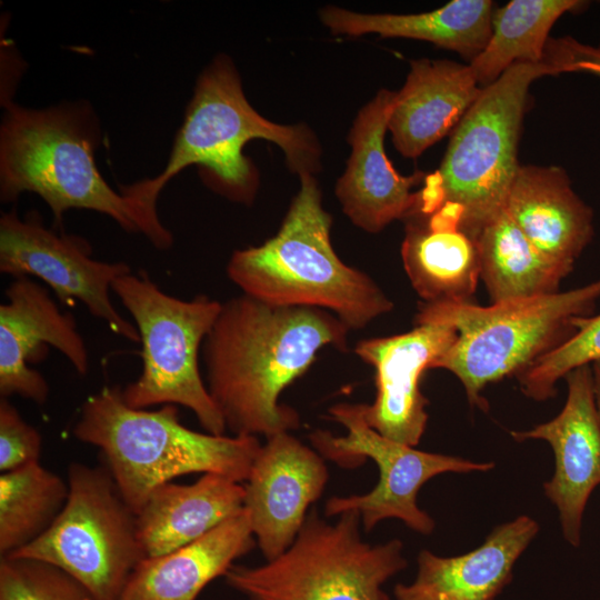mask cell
Masks as SVG:
<instances>
[{"label":"cell","instance_id":"cell-1","mask_svg":"<svg viewBox=\"0 0 600 600\" xmlns=\"http://www.w3.org/2000/svg\"><path fill=\"white\" fill-rule=\"evenodd\" d=\"M348 327L333 313L276 306L247 294L222 302L202 344L206 384L226 429L266 439L300 426L298 412L279 402L317 353L347 349Z\"/></svg>","mask_w":600,"mask_h":600},{"label":"cell","instance_id":"cell-2","mask_svg":"<svg viewBox=\"0 0 600 600\" xmlns=\"http://www.w3.org/2000/svg\"><path fill=\"white\" fill-rule=\"evenodd\" d=\"M0 124V200L16 202L32 192L61 224L71 209L97 211L127 232L142 233L160 250L173 244L157 208L122 190H113L100 173L94 151L101 141L99 119L87 101L31 109L11 100Z\"/></svg>","mask_w":600,"mask_h":600},{"label":"cell","instance_id":"cell-3","mask_svg":"<svg viewBox=\"0 0 600 600\" xmlns=\"http://www.w3.org/2000/svg\"><path fill=\"white\" fill-rule=\"evenodd\" d=\"M72 433L100 450L103 466L136 513L153 489L180 476L217 473L246 481L261 448L258 437L189 429L174 404L132 408L118 387H103L84 400Z\"/></svg>","mask_w":600,"mask_h":600},{"label":"cell","instance_id":"cell-4","mask_svg":"<svg viewBox=\"0 0 600 600\" xmlns=\"http://www.w3.org/2000/svg\"><path fill=\"white\" fill-rule=\"evenodd\" d=\"M299 178L279 231L260 246L236 250L227 274L243 294L276 306L327 310L349 330L362 329L393 303L371 277L340 260L319 184L311 173Z\"/></svg>","mask_w":600,"mask_h":600},{"label":"cell","instance_id":"cell-5","mask_svg":"<svg viewBox=\"0 0 600 600\" xmlns=\"http://www.w3.org/2000/svg\"><path fill=\"white\" fill-rule=\"evenodd\" d=\"M254 139L278 144L289 168L299 176L313 174L319 168L320 147L312 131L303 124H278L260 116L247 100L232 61L218 57L197 81L164 169L154 178L123 188L157 207L168 182L187 167L197 166L213 190L232 201L250 203L257 173L242 150Z\"/></svg>","mask_w":600,"mask_h":600},{"label":"cell","instance_id":"cell-6","mask_svg":"<svg viewBox=\"0 0 600 600\" xmlns=\"http://www.w3.org/2000/svg\"><path fill=\"white\" fill-rule=\"evenodd\" d=\"M544 76H553L544 62H518L482 89L451 132L439 170L426 176L417 212L437 213L476 241L503 210L520 167L529 88Z\"/></svg>","mask_w":600,"mask_h":600},{"label":"cell","instance_id":"cell-7","mask_svg":"<svg viewBox=\"0 0 600 600\" xmlns=\"http://www.w3.org/2000/svg\"><path fill=\"white\" fill-rule=\"evenodd\" d=\"M600 299V279L568 291L491 303L423 302L414 323L446 322L458 337L432 369H446L462 383L468 401L488 407L486 386L518 376L537 359L567 341L572 321L589 317Z\"/></svg>","mask_w":600,"mask_h":600},{"label":"cell","instance_id":"cell-8","mask_svg":"<svg viewBox=\"0 0 600 600\" xmlns=\"http://www.w3.org/2000/svg\"><path fill=\"white\" fill-rule=\"evenodd\" d=\"M326 522L312 508L293 543L263 564H233L227 584L247 600H390L383 584L407 567L399 539L371 544L356 510Z\"/></svg>","mask_w":600,"mask_h":600},{"label":"cell","instance_id":"cell-9","mask_svg":"<svg viewBox=\"0 0 600 600\" xmlns=\"http://www.w3.org/2000/svg\"><path fill=\"white\" fill-rule=\"evenodd\" d=\"M111 289L133 318L142 346V370L122 389L124 402L137 409L182 406L208 433L226 434L199 369L200 350L222 302L204 294L189 300L170 296L146 272L124 274Z\"/></svg>","mask_w":600,"mask_h":600},{"label":"cell","instance_id":"cell-10","mask_svg":"<svg viewBox=\"0 0 600 600\" xmlns=\"http://www.w3.org/2000/svg\"><path fill=\"white\" fill-rule=\"evenodd\" d=\"M67 481V501L51 527L8 557L52 564L96 600H118L131 572L147 557L137 514L103 464L73 462Z\"/></svg>","mask_w":600,"mask_h":600},{"label":"cell","instance_id":"cell-11","mask_svg":"<svg viewBox=\"0 0 600 600\" xmlns=\"http://www.w3.org/2000/svg\"><path fill=\"white\" fill-rule=\"evenodd\" d=\"M332 420L347 429L343 437L330 431L316 430L310 440L316 450L340 467L360 466L367 458L379 468L376 487L364 494L331 497L324 506L327 517L356 510L366 532L384 519H400L410 529L430 534L434 520L418 506V492L433 477L453 472H487L492 461L477 462L460 457L426 452L388 439L373 430L364 420L363 403H338L329 409Z\"/></svg>","mask_w":600,"mask_h":600},{"label":"cell","instance_id":"cell-12","mask_svg":"<svg viewBox=\"0 0 600 600\" xmlns=\"http://www.w3.org/2000/svg\"><path fill=\"white\" fill-rule=\"evenodd\" d=\"M0 272L13 278L36 277L61 303L79 301L116 334L140 342L136 326L117 311L110 298L112 283L132 272L131 267L93 259L84 238L47 228L37 211L23 219L14 208L1 213Z\"/></svg>","mask_w":600,"mask_h":600},{"label":"cell","instance_id":"cell-13","mask_svg":"<svg viewBox=\"0 0 600 600\" xmlns=\"http://www.w3.org/2000/svg\"><path fill=\"white\" fill-rule=\"evenodd\" d=\"M457 337L450 323L426 322L401 334L357 343L354 353L376 371L374 401L363 403L364 420L373 430L403 444L419 443L428 422L421 377L433 368Z\"/></svg>","mask_w":600,"mask_h":600},{"label":"cell","instance_id":"cell-14","mask_svg":"<svg viewBox=\"0 0 600 600\" xmlns=\"http://www.w3.org/2000/svg\"><path fill=\"white\" fill-rule=\"evenodd\" d=\"M328 478L323 457L290 432L261 444L246 480L244 509L266 561L293 543Z\"/></svg>","mask_w":600,"mask_h":600},{"label":"cell","instance_id":"cell-15","mask_svg":"<svg viewBox=\"0 0 600 600\" xmlns=\"http://www.w3.org/2000/svg\"><path fill=\"white\" fill-rule=\"evenodd\" d=\"M564 379L568 393L562 410L550 421L511 436L518 442L543 440L552 448L554 472L543 490L558 510L566 541L579 547L586 506L600 484V413L591 364L573 369Z\"/></svg>","mask_w":600,"mask_h":600},{"label":"cell","instance_id":"cell-16","mask_svg":"<svg viewBox=\"0 0 600 600\" xmlns=\"http://www.w3.org/2000/svg\"><path fill=\"white\" fill-rule=\"evenodd\" d=\"M0 304V396H19L37 404L48 400L46 378L28 362L41 348L61 352L84 376L89 353L73 316L62 312L48 290L29 277L14 278Z\"/></svg>","mask_w":600,"mask_h":600},{"label":"cell","instance_id":"cell-17","mask_svg":"<svg viewBox=\"0 0 600 600\" xmlns=\"http://www.w3.org/2000/svg\"><path fill=\"white\" fill-rule=\"evenodd\" d=\"M396 98L397 92L382 89L360 110L348 138L351 154L347 169L336 184L344 214L354 226L372 233L417 212L419 194L411 190L427 176L421 171L400 174L384 152V134Z\"/></svg>","mask_w":600,"mask_h":600},{"label":"cell","instance_id":"cell-18","mask_svg":"<svg viewBox=\"0 0 600 600\" xmlns=\"http://www.w3.org/2000/svg\"><path fill=\"white\" fill-rule=\"evenodd\" d=\"M538 532V522L522 514L494 527L478 548L463 554L440 557L421 550L414 580L397 583L394 600H494Z\"/></svg>","mask_w":600,"mask_h":600},{"label":"cell","instance_id":"cell-19","mask_svg":"<svg viewBox=\"0 0 600 600\" xmlns=\"http://www.w3.org/2000/svg\"><path fill=\"white\" fill-rule=\"evenodd\" d=\"M503 211L539 250L570 270L593 238V211L559 166L520 164Z\"/></svg>","mask_w":600,"mask_h":600},{"label":"cell","instance_id":"cell-20","mask_svg":"<svg viewBox=\"0 0 600 600\" xmlns=\"http://www.w3.org/2000/svg\"><path fill=\"white\" fill-rule=\"evenodd\" d=\"M482 89L469 64L411 61L388 122L396 149L404 158L420 157L454 130Z\"/></svg>","mask_w":600,"mask_h":600},{"label":"cell","instance_id":"cell-21","mask_svg":"<svg viewBox=\"0 0 600 600\" xmlns=\"http://www.w3.org/2000/svg\"><path fill=\"white\" fill-rule=\"evenodd\" d=\"M257 544L246 509L200 539L156 557L131 572L118 600H196Z\"/></svg>","mask_w":600,"mask_h":600},{"label":"cell","instance_id":"cell-22","mask_svg":"<svg viewBox=\"0 0 600 600\" xmlns=\"http://www.w3.org/2000/svg\"><path fill=\"white\" fill-rule=\"evenodd\" d=\"M244 509V486L217 473L190 484H160L137 514L138 536L147 557L187 546Z\"/></svg>","mask_w":600,"mask_h":600},{"label":"cell","instance_id":"cell-23","mask_svg":"<svg viewBox=\"0 0 600 600\" xmlns=\"http://www.w3.org/2000/svg\"><path fill=\"white\" fill-rule=\"evenodd\" d=\"M401 258L414 291L424 302H471L480 279L476 241L437 213L406 220Z\"/></svg>","mask_w":600,"mask_h":600},{"label":"cell","instance_id":"cell-24","mask_svg":"<svg viewBox=\"0 0 600 600\" xmlns=\"http://www.w3.org/2000/svg\"><path fill=\"white\" fill-rule=\"evenodd\" d=\"M493 11L490 0H453L437 10L410 14H366L326 7L320 18L334 34L423 40L471 62L489 41Z\"/></svg>","mask_w":600,"mask_h":600},{"label":"cell","instance_id":"cell-25","mask_svg":"<svg viewBox=\"0 0 600 600\" xmlns=\"http://www.w3.org/2000/svg\"><path fill=\"white\" fill-rule=\"evenodd\" d=\"M476 243L491 303L558 292L572 271L539 250L503 210L482 228Z\"/></svg>","mask_w":600,"mask_h":600},{"label":"cell","instance_id":"cell-26","mask_svg":"<svg viewBox=\"0 0 600 600\" xmlns=\"http://www.w3.org/2000/svg\"><path fill=\"white\" fill-rule=\"evenodd\" d=\"M588 4L583 0H511L494 10L489 41L469 63L480 87L490 86L518 62L542 63L556 21Z\"/></svg>","mask_w":600,"mask_h":600},{"label":"cell","instance_id":"cell-27","mask_svg":"<svg viewBox=\"0 0 600 600\" xmlns=\"http://www.w3.org/2000/svg\"><path fill=\"white\" fill-rule=\"evenodd\" d=\"M68 481L40 462L0 476V556L8 557L42 536L67 501Z\"/></svg>","mask_w":600,"mask_h":600},{"label":"cell","instance_id":"cell-28","mask_svg":"<svg viewBox=\"0 0 600 600\" xmlns=\"http://www.w3.org/2000/svg\"><path fill=\"white\" fill-rule=\"evenodd\" d=\"M576 331L562 344L537 359L517 379L524 396L543 401L556 394V383L576 368L600 359V314L572 321Z\"/></svg>","mask_w":600,"mask_h":600},{"label":"cell","instance_id":"cell-29","mask_svg":"<svg viewBox=\"0 0 600 600\" xmlns=\"http://www.w3.org/2000/svg\"><path fill=\"white\" fill-rule=\"evenodd\" d=\"M0 600H96L61 569L33 559H0Z\"/></svg>","mask_w":600,"mask_h":600},{"label":"cell","instance_id":"cell-30","mask_svg":"<svg viewBox=\"0 0 600 600\" xmlns=\"http://www.w3.org/2000/svg\"><path fill=\"white\" fill-rule=\"evenodd\" d=\"M42 438L7 398L0 399V471L40 462Z\"/></svg>","mask_w":600,"mask_h":600},{"label":"cell","instance_id":"cell-31","mask_svg":"<svg viewBox=\"0 0 600 600\" xmlns=\"http://www.w3.org/2000/svg\"><path fill=\"white\" fill-rule=\"evenodd\" d=\"M543 62L552 70L553 76L586 72L600 77V43H584L570 36L550 37Z\"/></svg>","mask_w":600,"mask_h":600},{"label":"cell","instance_id":"cell-32","mask_svg":"<svg viewBox=\"0 0 600 600\" xmlns=\"http://www.w3.org/2000/svg\"><path fill=\"white\" fill-rule=\"evenodd\" d=\"M593 392L598 411L600 413V359L591 363Z\"/></svg>","mask_w":600,"mask_h":600}]
</instances>
